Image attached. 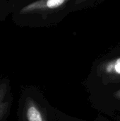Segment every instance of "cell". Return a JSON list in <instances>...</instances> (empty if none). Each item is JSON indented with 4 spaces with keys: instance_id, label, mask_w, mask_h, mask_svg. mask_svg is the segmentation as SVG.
Instances as JSON below:
<instances>
[{
    "instance_id": "obj_1",
    "label": "cell",
    "mask_w": 120,
    "mask_h": 121,
    "mask_svg": "<svg viewBox=\"0 0 120 121\" xmlns=\"http://www.w3.org/2000/svg\"><path fill=\"white\" fill-rule=\"evenodd\" d=\"M68 0H37L25 6L21 11V14L40 13L47 10L57 9L64 4Z\"/></svg>"
},
{
    "instance_id": "obj_2",
    "label": "cell",
    "mask_w": 120,
    "mask_h": 121,
    "mask_svg": "<svg viewBox=\"0 0 120 121\" xmlns=\"http://www.w3.org/2000/svg\"><path fill=\"white\" fill-rule=\"evenodd\" d=\"M25 114L28 121H47L43 111L32 99L26 101Z\"/></svg>"
},
{
    "instance_id": "obj_5",
    "label": "cell",
    "mask_w": 120,
    "mask_h": 121,
    "mask_svg": "<svg viewBox=\"0 0 120 121\" xmlns=\"http://www.w3.org/2000/svg\"><path fill=\"white\" fill-rule=\"evenodd\" d=\"M114 96H115L117 99H118L119 100H120V90L117 91L114 94Z\"/></svg>"
},
{
    "instance_id": "obj_3",
    "label": "cell",
    "mask_w": 120,
    "mask_h": 121,
    "mask_svg": "<svg viewBox=\"0 0 120 121\" xmlns=\"http://www.w3.org/2000/svg\"><path fill=\"white\" fill-rule=\"evenodd\" d=\"M9 88L8 83H0V121L6 116L9 107Z\"/></svg>"
},
{
    "instance_id": "obj_4",
    "label": "cell",
    "mask_w": 120,
    "mask_h": 121,
    "mask_svg": "<svg viewBox=\"0 0 120 121\" xmlns=\"http://www.w3.org/2000/svg\"><path fill=\"white\" fill-rule=\"evenodd\" d=\"M104 72L111 76L120 77V57L108 62L104 66Z\"/></svg>"
}]
</instances>
